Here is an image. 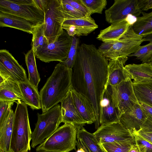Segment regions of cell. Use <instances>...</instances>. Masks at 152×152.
<instances>
[{"instance_id":"1","label":"cell","mask_w":152,"mask_h":152,"mask_svg":"<svg viewBox=\"0 0 152 152\" xmlns=\"http://www.w3.org/2000/svg\"><path fill=\"white\" fill-rule=\"evenodd\" d=\"M108 60L93 44L79 46L72 69V86L91 102L94 110L95 127L100 126V100L106 86Z\"/></svg>"},{"instance_id":"2","label":"cell","mask_w":152,"mask_h":152,"mask_svg":"<svg viewBox=\"0 0 152 152\" xmlns=\"http://www.w3.org/2000/svg\"><path fill=\"white\" fill-rule=\"evenodd\" d=\"M72 69L60 62L56 65L39 92L42 113L58 104L72 86Z\"/></svg>"},{"instance_id":"3","label":"cell","mask_w":152,"mask_h":152,"mask_svg":"<svg viewBox=\"0 0 152 152\" xmlns=\"http://www.w3.org/2000/svg\"><path fill=\"white\" fill-rule=\"evenodd\" d=\"M13 118L10 152H28L32 132L30 126L27 104L22 101L16 102Z\"/></svg>"},{"instance_id":"4","label":"cell","mask_w":152,"mask_h":152,"mask_svg":"<svg viewBox=\"0 0 152 152\" xmlns=\"http://www.w3.org/2000/svg\"><path fill=\"white\" fill-rule=\"evenodd\" d=\"M77 129L65 123L36 148V152H69L76 150Z\"/></svg>"},{"instance_id":"5","label":"cell","mask_w":152,"mask_h":152,"mask_svg":"<svg viewBox=\"0 0 152 152\" xmlns=\"http://www.w3.org/2000/svg\"><path fill=\"white\" fill-rule=\"evenodd\" d=\"M144 41L143 37L137 34L130 26L124 35L118 40L103 42L98 49L108 60L134 53Z\"/></svg>"},{"instance_id":"6","label":"cell","mask_w":152,"mask_h":152,"mask_svg":"<svg viewBox=\"0 0 152 152\" xmlns=\"http://www.w3.org/2000/svg\"><path fill=\"white\" fill-rule=\"evenodd\" d=\"M37 115V122L32 132L31 146L32 148L42 143L58 128L62 122L61 107L59 104L45 113H38Z\"/></svg>"},{"instance_id":"7","label":"cell","mask_w":152,"mask_h":152,"mask_svg":"<svg viewBox=\"0 0 152 152\" xmlns=\"http://www.w3.org/2000/svg\"><path fill=\"white\" fill-rule=\"evenodd\" d=\"M0 12L23 18L37 26L44 22L45 14L34 0H0Z\"/></svg>"},{"instance_id":"8","label":"cell","mask_w":152,"mask_h":152,"mask_svg":"<svg viewBox=\"0 0 152 152\" xmlns=\"http://www.w3.org/2000/svg\"><path fill=\"white\" fill-rule=\"evenodd\" d=\"M65 20L61 0H50L45 13L44 23L45 35L48 44L55 41L63 33L62 25Z\"/></svg>"},{"instance_id":"9","label":"cell","mask_w":152,"mask_h":152,"mask_svg":"<svg viewBox=\"0 0 152 152\" xmlns=\"http://www.w3.org/2000/svg\"><path fill=\"white\" fill-rule=\"evenodd\" d=\"M72 41V37L64 31L56 40L37 51L36 56L45 63L54 61L63 62L67 57Z\"/></svg>"},{"instance_id":"10","label":"cell","mask_w":152,"mask_h":152,"mask_svg":"<svg viewBox=\"0 0 152 152\" xmlns=\"http://www.w3.org/2000/svg\"><path fill=\"white\" fill-rule=\"evenodd\" d=\"M93 134L100 145L114 142L135 144L132 133L119 122L101 125Z\"/></svg>"},{"instance_id":"11","label":"cell","mask_w":152,"mask_h":152,"mask_svg":"<svg viewBox=\"0 0 152 152\" xmlns=\"http://www.w3.org/2000/svg\"><path fill=\"white\" fill-rule=\"evenodd\" d=\"M106 86L114 104L121 115L138 102L131 80L122 82L115 85Z\"/></svg>"},{"instance_id":"12","label":"cell","mask_w":152,"mask_h":152,"mask_svg":"<svg viewBox=\"0 0 152 152\" xmlns=\"http://www.w3.org/2000/svg\"><path fill=\"white\" fill-rule=\"evenodd\" d=\"M142 12L140 0H115L113 5L105 11V20L111 24L129 15L138 17Z\"/></svg>"},{"instance_id":"13","label":"cell","mask_w":152,"mask_h":152,"mask_svg":"<svg viewBox=\"0 0 152 152\" xmlns=\"http://www.w3.org/2000/svg\"><path fill=\"white\" fill-rule=\"evenodd\" d=\"M0 77L18 83L28 79L23 68L5 49L0 50Z\"/></svg>"},{"instance_id":"14","label":"cell","mask_w":152,"mask_h":152,"mask_svg":"<svg viewBox=\"0 0 152 152\" xmlns=\"http://www.w3.org/2000/svg\"><path fill=\"white\" fill-rule=\"evenodd\" d=\"M99 108V123L101 125L120 122L121 115L114 104L110 93L107 86L101 96Z\"/></svg>"},{"instance_id":"15","label":"cell","mask_w":152,"mask_h":152,"mask_svg":"<svg viewBox=\"0 0 152 152\" xmlns=\"http://www.w3.org/2000/svg\"><path fill=\"white\" fill-rule=\"evenodd\" d=\"M98 27L91 16L79 18L65 20L62 28L72 37L86 36Z\"/></svg>"},{"instance_id":"16","label":"cell","mask_w":152,"mask_h":152,"mask_svg":"<svg viewBox=\"0 0 152 152\" xmlns=\"http://www.w3.org/2000/svg\"><path fill=\"white\" fill-rule=\"evenodd\" d=\"M147 118L138 102L121 115L120 122L132 133L138 132L140 130Z\"/></svg>"},{"instance_id":"17","label":"cell","mask_w":152,"mask_h":152,"mask_svg":"<svg viewBox=\"0 0 152 152\" xmlns=\"http://www.w3.org/2000/svg\"><path fill=\"white\" fill-rule=\"evenodd\" d=\"M61 103L62 123L72 124L77 129H81L87 124L75 106L70 89Z\"/></svg>"},{"instance_id":"18","label":"cell","mask_w":152,"mask_h":152,"mask_svg":"<svg viewBox=\"0 0 152 152\" xmlns=\"http://www.w3.org/2000/svg\"><path fill=\"white\" fill-rule=\"evenodd\" d=\"M128 58L127 56H123L109 60L106 86H114L132 80L130 75L124 68V65Z\"/></svg>"},{"instance_id":"19","label":"cell","mask_w":152,"mask_h":152,"mask_svg":"<svg viewBox=\"0 0 152 152\" xmlns=\"http://www.w3.org/2000/svg\"><path fill=\"white\" fill-rule=\"evenodd\" d=\"M132 24L128 17L126 19L113 23L108 27L101 30L96 39L103 42L118 40L124 35Z\"/></svg>"},{"instance_id":"20","label":"cell","mask_w":152,"mask_h":152,"mask_svg":"<svg viewBox=\"0 0 152 152\" xmlns=\"http://www.w3.org/2000/svg\"><path fill=\"white\" fill-rule=\"evenodd\" d=\"M37 26L23 18L0 12V26L9 27L32 34Z\"/></svg>"},{"instance_id":"21","label":"cell","mask_w":152,"mask_h":152,"mask_svg":"<svg viewBox=\"0 0 152 152\" xmlns=\"http://www.w3.org/2000/svg\"><path fill=\"white\" fill-rule=\"evenodd\" d=\"M75 106L79 113L87 124H91L96 121L94 108L91 102L86 97L75 90L70 89Z\"/></svg>"},{"instance_id":"22","label":"cell","mask_w":152,"mask_h":152,"mask_svg":"<svg viewBox=\"0 0 152 152\" xmlns=\"http://www.w3.org/2000/svg\"><path fill=\"white\" fill-rule=\"evenodd\" d=\"M124 68L130 75L133 83H145L152 80V66L150 63L130 64Z\"/></svg>"},{"instance_id":"23","label":"cell","mask_w":152,"mask_h":152,"mask_svg":"<svg viewBox=\"0 0 152 152\" xmlns=\"http://www.w3.org/2000/svg\"><path fill=\"white\" fill-rule=\"evenodd\" d=\"M24 102L33 110H39L42 108L38 88L32 85L28 80L18 83Z\"/></svg>"},{"instance_id":"24","label":"cell","mask_w":152,"mask_h":152,"mask_svg":"<svg viewBox=\"0 0 152 152\" xmlns=\"http://www.w3.org/2000/svg\"><path fill=\"white\" fill-rule=\"evenodd\" d=\"M24 100L18 83L6 80L0 84V101L13 102Z\"/></svg>"},{"instance_id":"25","label":"cell","mask_w":152,"mask_h":152,"mask_svg":"<svg viewBox=\"0 0 152 152\" xmlns=\"http://www.w3.org/2000/svg\"><path fill=\"white\" fill-rule=\"evenodd\" d=\"M14 114L12 109L5 121L0 126V149L6 152H10Z\"/></svg>"},{"instance_id":"26","label":"cell","mask_w":152,"mask_h":152,"mask_svg":"<svg viewBox=\"0 0 152 152\" xmlns=\"http://www.w3.org/2000/svg\"><path fill=\"white\" fill-rule=\"evenodd\" d=\"M142 15L136 18L132 25L134 32L143 37L152 34V11L146 13L142 12Z\"/></svg>"},{"instance_id":"27","label":"cell","mask_w":152,"mask_h":152,"mask_svg":"<svg viewBox=\"0 0 152 152\" xmlns=\"http://www.w3.org/2000/svg\"><path fill=\"white\" fill-rule=\"evenodd\" d=\"M133 85L138 101L152 107V80Z\"/></svg>"},{"instance_id":"28","label":"cell","mask_w":152,"mask_h":152,"mask_svg":"<svg viewBox=\"0 0 152 152\" xmlns=\"http://www.w3.org/2000/svg\"><path fill=\"white\" fill-rule=\"evenodd\" d=\"M35 57L34 52L31 49L25 55V59L28 72V80L38 88L40 78L37 68Z\"/></svg>"},{"instance_id":"29","label":"cell","mask_w":152,"mask_h":152,"mask_svg":"<svg viewBox=\"0 0 152 152\" xmlns=\"http://www.w3.org/2000/svg\"><path fill=\"white\" fill-rule=\"evenodd\" d=\"M77 138L83 142L90 152H104L93 134L87 131L83 127L77 129Z\"/></svg>"},{"instance_id":"30","label":"cell","mask_w":152,"mask_h":152,"mask_svg":"<svg viewBox=\"0 0 152 152\" xmlns=\"http://www.w3.org/2000/svg\"><path fill=\"white\" fill-rule=\"evenodd\" d=\"M32 34L31 49L35 53L48 44L45 35L44 23L37 26Z\"/></svg>"},{"instance_id":"31","label":"cell","mask_w":152,"mask_h":152,"mask_svg":"<svg viewBox=\"0 0 152 152\" xmlns=\"http://www.w3.org/2000/svg\"><path fill=\"white\" fill-rule=\"evenodd\" d=\"M133 145L119 142L105 143L99 144L104 152H129Z\"/></svg>"},{"instance_id":"32","label":"cell","mask_w":152,"mask_h":152,"mask_svg":"<svg viewBox=\"0 0 152 152\" xmlns=\"http://www.w3.org/2000/svg\"><path fill=\"white\" fill-rule=\"evenodd\" d=\"M132 56L136 57V59L140 60L142 63H149L152 57V42L140 46L136 52L128 57Z\"/></svg>"},{"instance_id":"33","label":"cell","mask_w":152,"mask_h":152,"mask_svg":"<svg viewBox=\"0 0 152 152\" xmlns=\"http://www.w3.org/2000/svg\"><path fill=\"white\" fill-rule=\"evenodd\" d=\"M79 44V38L76 36L72 37L71 46L66 59L63 62H60L66 66L72 69L76 60Z\"/></svg>"},{"instance_id":"34","label":"cell","mask_w":152,"mask_h":152,"mask_svg":"<svg viewBox=\"0 0 152 152\" xmlns=\"http://www.w3.org/2000/svg\"><path fill=\"white\" fill-rule=\"evenodd\" d=\"M90 11L91 15L95 13L102 14L107 5L106 0H81Z\"/></svg>"},{"instance_id":"35","label":"cell","mask_w":152,"mask_h":152,"mask_svg":"<svg viewBox=\"0 0 152 152\" xmlns=\"http://www.w3.org/2000/svg\"><path fill=\"white\" fill-rule=\"evenodd\" d=\"M139 102L147 116L139 131L145 133H152V107L141 102Z\"/></svg>"},{"instance_id":"36","label":"cell","mask_w":152,"mask_h":152,"mask_svg":"<svg viewBox=\"0 0 152 152\" xmlns=\"http://www.w3.org/2000/svg\"><path fill=\"white\" fill-rule=\"evenodd\" d=\"M61 5L66 20L77 19L86 17L64 0H61Z\"/></svg>"},{"instance_id":"37","label":"cell","mask_w":152,"mask_h":152,"mask_svg":"<svg viewBox=\"0 0 152 152\" xmlns=\"http://www.w3.org/2000/svg\"><path fill=\"white\" fill-rule=\"evenodd\" d=\"M135 140V145L139 152H152V145L135 133H132Z\"/></svg>"},{"instance_id":"38","label":"cell","mask_w":152,"mask_h":152,"mask_svg":"<svg viewBox=\"0 0 152 152\" xmlns=\"http://www.w3.org/2000/svg\"><path fill=\"white\" fill-rule=\"evenodd\" d=\"M14 103L13 102L0 101V126L7 118Z\"/></svg>"},{"instance_id":"39","label":"cell","mask_w":152,"mask_h":152,"mask_svg":"<svg viewBox=\"0 0 152 152\" xmlns=\"http://www.w3.org/2000/svg\"><path fill=\"white\" fill-rule=\"evenodd\" d=\"M74 8L77 10L85 16L91 15V13L86 7L82 2L81 0H64Z\"/></svg>"},{"instance_id":"40","label":"cell","mask_w":152,"mask_h":152,"mask_svg":"<svg viewBox=\"0 0 152 152\" xmlns=\"http://www.w3.org/2000/svg\"><path fill=\"white\" fill-rule=\"evenodd\" d=\"M50 0H34L38 7L44 13L46 12Z\"/></svg>"},{"instance_id":"41","label":"cell","mask_w":152,"mask_h":152,"mask_svg":"<svg viewBox=\"0 0 152 152\" xmlns=\"http://www.w3.org/2000/svg\"><path fill=\"white\" fill-rule=\"evenodd\" d=\"M133 133H137L144 140L152 145V133H145L140 131Z\"/></svg>"},{"instance_id":"42","label":"cell","mask_w":152,"mask_h":152,"mask_svg":"<svg viewBox=\"0 0 152 152\" xmlns=\"http://www.w3.org/2000/svg\"><path fill=\"white\" fill-rule=\"evenodd\" d=\"M140 2L142 11L152 9V0H140Z\"/></svg>"},{"instance_id":"43","label":"cell","mask_w":152,"mask_h":152,"mask_svg":"<svg viewBox=\"0 0 152 152\" xmlns=\"http://www.w3.org/2000/svg\"><path fill=\"white\" fill-rule=\"evenodd\" d=\"M144 41L152 42V34L143 38Z\"/></svg>"},{"instance_id":"44","label":"cell","mask_w":152,"mask_h":152,"mask_svg":"<svg viewBox=\"0 0 152 152\" xmlns=\"http://www.w3.org/2000/svg\"><path fill=\"white\" fill-rule=\"evenodd\" d=\"M129 152H139V151L135 144L132 145Z\"/></svg>"},{"instance_id":"45","label":"cell","mask_w":152,"mask_h":152,"mask_svg":"<svg viewBox=\"0 0 152 152\" xmlns=\"http://www.w3.org/2000/svg\"><path fill=\"white\" fill-rule=\"evenodd\" d=\"M81 140L82 141V142L83 145V146H84V148H85V150L86 151V152H90V151H89V149H88V148L87 147V146H86V145L84 144V143L83 142L82 140Z\"/></svg>"},{"instance_id":"46","label":"cell","mask_w":152,"mask_h":152,"mask_svg":"<svg viewBox=\"0 0 152 152\" xmlns=\"http://www.w3.org/2000/svg\"><path fill=\"white\" fill-rule=\"evenodd\" d=\"M149 63H150L151 64V65L152 66V57Z\"/></svg>"},{"instance_id":"47","label":"cell","mask_w":152,"mask_h":152,"mask_svg":"<svg viewBox=\"0 0 152 152\" xmlns=\"http://www.w3.org/2000/svg\"><path fill=\"white\" fill-rule=\"evenodd\" d=\"M0 152H6L1 150L0 149Z\"/></svg>"},{"instance_id":"48","label":"cell","mask_w":152,"mask_h":152,"mask_svg":"<svg viewBox=\"0 0 152 152\" xmlns=\"http://www.w3.org/2000/svg\"><path fill=\"white\" fill-rule=\"evenodd\" d=\"M29 152H31L30 151Z\"/></svg>"}]
</instances>
